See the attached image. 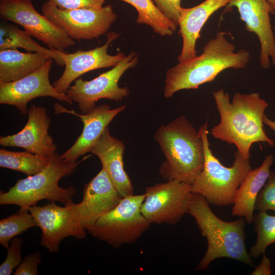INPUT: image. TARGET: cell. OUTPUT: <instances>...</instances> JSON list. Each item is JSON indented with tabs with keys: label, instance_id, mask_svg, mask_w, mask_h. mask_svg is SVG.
<instances>
[{
	"label": "cell",
	"instance_id": "1f68e13d",
	"mask_svg": "<svg viewBox=\"0 0 275 275\" xmlns=\"http://www.w3.org/2000/svg\"><path fill=\"white\" fill-rule=\"evenodd\" d=\"M160 11L178 27L181 0H152Z\"/></svg>",
	"mask_w": 275,
	"mask_h": 275
},
{
	"label": "cell",
	"instance_id": "44dd1931",
	"mask_svg": "<svg viewBox=\"0 0 275 275\" xmlns=\"http://www.w3.org/2000/svg\"><path fill=\"white\" fill-rule=\"evenodd\" d=\"M273 160L274 155L270 154L265 156L260 166L250 170L235 191L232 215L243 217L246 223H252L257 197L268 179Z\"/></svg>",
	"mask_w": 275,
	"mask_h": 275
},
{
	"label": "cell",
	"instance_id": "8fae6325",
	"mask_svg": "<svg viewBox=\"0 0 275 275\" xmlns=\"http://www.w3.org/2000/svg\"><path fill=\"white\" fill-rule=\"evenodd\" d=\"M0 17L21 26L50 48L64 52L75 45L63 29L36 11L31 0H0Z\"/></svg>",
	"mask_w": 275,
	"mask_h": 275
},
{
	"label": "cell",
	"instance_id": "e0dca14e",
	"mask_svg": "<svg viewBox=\"0 0 275 275\" xmlns=\"http://www.w3.org/2000/svg\"><path fill=\"white\" fill-rule=\"evenodd\" d=\"M28 114V121L22 130L13 135L1 136L0 145L20 147L34 154L53 157L57 147L48 133L50 118L46 108L32 105Z\"/></svg>",
	"mask_w": 275,
	"mask_h": 275
},
{
	"label": "cell",
	"instance_id": "2e32d148",
	"mask_svg": "<svg viewBox=\"0 0 275 275\" xmlns=\"http://www.w3.org/2000/svg\"><path fill=\"white\" fill-rule=\"evenodd\" d=\"M82 199L74 204L76 216L85 229L116 207L123 199L106 172L101 170L83 188Z\"/></svg>",
	"mask_w": 275,
	"mask_h": 275
},
{
	"label": "cell",
	"instance_id": "52a82bcc",
	"mask_svg": "<svg viewBox=\"0 0 275 275\" xmlns=\"http://www.w3.org/2000/svg\"><path fill=\"white\" fill-rule=\"evenodd\" d=\"M145 197L144 194L123 198L116 207L87 227V232L114 249L134 243L151 225L141 210Z\"/></svg>",
	"mask_w": 275,
	"mask_h": 275
},
{
	"label": "cell",
	"instance_id": "7a4b0ae2",
	"mask_svg": "<svg viewBox=\"0 0 275 275\" xmlns=\"http://www.w3.org/2000/svg\"><path fill=\"white\" fill-rule=\"evenodd\" d=\"M227 33L218 32L203 47L199 56L179 63L166 72L164 96L171 98L181 90L196 89L212 81L225 69H242L250 59V52L244 49L235 52L234 45L226 38Z\"/></svg>",
	"mask_w": 275,
	"mask_h": 275
},
{
	"label": "cell",
	"instance_id": "6da1fadb",
	"mask_svg": "<svg viewBox=\"0 0 275 275\" xmlns=\"http://www.w3.org/2000/svg\"><path fill=\"white\" fill-rule=\"evenodd\" d=\"M220 115L219 123L210 129L215 139L234 144L246 159L250 157V148L257 142L274 146V142L263 128L264 112L268 103L258 93L236 92L230 101L229 94L222 89L212 93Z\"/></svg>",
	"mask_w": 275,
	"mask_h": 275
},
{
	"label": "cell",
	"instance_id": "30bf717a",
	"mask_svg": "<svg viewBox=\"0 0 275 275\" xmlns=\"http://www.w3.org/2000/svg\"><path fill=\"white\" fill-rule=\"evenodd\" d=\"M42 13L73 40L97 39L117 19L111 5L98 9L62 10L47 0L42 6Z\"/></svg>",
	"mask_w": 275,
	"mask_h": 275
},
{
	"label": "cell",
	"instance_id": "9c48e42d",
	"mask_svg": "<svg viewBox=\"0 0 275 275\" xmlns=\"http://www.w3.org/2000/svg\"><path fill=\"white\" fill-rule=\"evenodd\" d=\"M141 210L151 224L175 225L187 214L191 185L176 180L156 183L145 189Z\"/></svg>",
	"mask_w": 275,
	"mask_h": 275
},
{
	"label": "cell",
	"instance_id": "3957f363",
	"mask_svg": "<svg viewBox=\"0 0 275 275\" xmlns=\"http://www.w3.org/2000/svg\"><path fill=\"white\" fill-rule=\"evenodd\" d=\"M154 138L165 157L158 170L161 177L166 181L176 180L191 185L204 164L203 143L199 131L182 115L160 126Z\"/></svg>",
	"mask_w": 275,
	"mask_h": 275
},
{
	"label": "cell",
	"instance_id": "4fadbf2b",
	"mask_svg": "<svg viewBox=\"0 0 275 275\" xmlns=\"http://www.w3.org/2000/svg\"><path fill=\"white\" fill-rule=\"evenodd\" d=\"M53 61L49 59L39 69L18 80L0 82V103L15 106L22 115L28 113V102L37 97H50L72 104L73 101L66 94L58 92L50 83Z\"/></svg>",
	"mask_w": 275,
	"mask_h": 275
},
{
	"label": "cell",
	"instance_id": "603a6c76",
	"mask_svg": "<svg viewBox=\"0 0 275 275\" xmlns=\"http://www.w3.org/2000/svg\"><path fill=\"white\" fill-rule=\"evenodd\" d=\"M26 30H21L16 25L1 22L0 25V50L21 48L29 52H38L48 56L56 63L62 67L65 63L60 51L44 47L32 38Z\"/></svg>",
	"mask_w": 275,
	"mask_h": 275
},
{
	"label": "cell",
	"instance_id": "ba28073f",
	"mask_svg": "<svg viewBox=\"0 0 275 275\" xmlns=\"http://www.w3.org/2000/svg\"><path fill=\"white\" fill-rule=\"evenodd\" d=\"M139 54L132 51L111 70L91 80L76 79L70 86L66 94L82 114H87L96 107L95 103L101 99L119 101L128 96L129 90L126 87H120L118 81L128 69L138 64Z\"/></svg>",
	"mask_w": 275,
	"mask_h": 275
},
{
	"label": "cell",
	"instance_id": "83f0119b",
	"mask_svg": "<svg viewBox=\"0 0 275 275\" xmlns=\"http://www.w3.org/2000/svg\"><path fill=\"white\" fill-rule=\"evenodd\" d=\"M255 209L262 212L269 210L275 211V170L270 171L265 184L259 193Z\"/></svg>",
	"mask_w": 275,
	"mask_h": 275
},
{
	"label": "cell",
	"instance_id": "e575fe53",
	"mask_svg": "<svg viewBox=\"0 0 275 275\" xmlns=\"http://www.w3.org/2000/svg\"><path fill=\"white\" fill-rule=\"evenodd\" d=\"M267 1L275 14V0H267Z\"/></svg>",
	"mask_w": 275,
	"mask_h": 275
},
{
	"label": "cell",
	"instance_id": "836d02e7",
	"mask_svg": "<svg viewBox=\"0 0 275 275\" xmlns=\"http://www.w3.org/2000/svg\"><path fill=\"white\" fill-rule=\"evenodd\" d=\"M263 123L275 133V120H272L264 115Z\"/></svg>",
	"mask_w": 275,
	"mask_h": 275
},
{
	"label": "cell",
	"instance_id": "f546056e",
	"mask_svg": "<svg viewBox=\"0 0 275 275\" xmlns=\"http://www.w3.org/2000/svg\"><path fill=\"white\" fill-rule=\"evenodd\" d=\"M62 10L78 8L98 9L103 7L105 0H48Z\"/></svg>",
	"mask_w": 275,
	"mask_h": 275
},
{
	"label": "cell",
	"instance_id": "4dcf8cb0",
	"mask_svg": "<svg viewBox=\"0 0 275 275\" xmlns=\"http://www.w3.org/2000/svg\"><path fill=\"white\" fill-rule=\"evenodd\" d=\"M41 260V254L39 252H36L26 256L15 268L14 274L37 275L38 266Z\"/></svg>",
	"mask_w": 275,
	"mask_h": 275
},
{
	"label": "cell",
	"instance_id": "cb8c5ba5",
	"mask_svg": "<svg viewBox=\"0 0 275 275\" xmlns=\"http://www.w3.org/2000/svg\"><path fill=\"white\" fill-rule=\"evenodd\" d=\"M133 6L138 16L136 22L150 26L156 34L162 36H171L177 26L166 16L152 0H120Z\"/></svg>",
	"mask_w": 275,
	"mask_h": 275
},
{
	"label": "cell",
	"instance_id": "d4e9b609",
	"mask_svg": "<svg viewBox=\"0 0 275 275\" xmlns=\"http://www.w3.org/2000/svg\"><path fill=\"white\" fill-rule=\"evenodd\" d=\"M52 157L34 154L25 151L15 152L4 149L0 150V167L32 176L39 173Z\"/></svg>",
	"mask_w": 275,
	"mask_h": 275
},
{
	"label": "cell",
	"instance_id": "ffe728a7",
	"mask_svg": "<svg viewBox=\"0 0 275 275\" xmlns=\"http://www.w3.org/2000/svg\"><path fill=\"white\" fill-rule=\"evenodd\" d=\"M231 0H205L195 7H181L178 20L179 34L182 46L178 57L179 63L192 59L197 56L196 44L200 32L210 16L219 9L227 6Z\"/></svg>",
	"mask_w": 275,
	"mask_h": 275
},
{
	"label": "cell",
	"instance_id": "9a60e30c",
	"mask_svg": "<svg viewBox=\"0 0 275 275\" xmlns=\"http://www.w3.org/2000/svg\"><path fill=\"white\" fill-rule=\"evenodd\" d=\"M237 8L245 29L255 33L260 44V63L264 69L270 66V59L275 66V38L270 14H274L267 0H231L227 8Z\"/></svg>",
	"mask_w": 275,
	"mask_h": 275
},
{
	"label": "cell",
	"instance_id": "f1b7e54d",
	"mask_svg": "<svg viewBox=\"0 0 275 275\" xmlns=\"http://www.w3.org/2000/svg\"><path fill=\"white\" fill-rule=\"evenodd\" d=\"M23 240L14 237L10 242L5 261L0 265L1 275H11L22 261L21 249Z\"/></svg>",
	"mask_w": 275,
	"mask_h": 275
},
{
	"label": "cell",
	"instance_id": "d6986e66",
	"mask_svg": "<svg viewBox=\"0 0 275 275\" xmlns=\"http://www.w3.org/2000/svg\"><path fill=\"white\" fill-rule=\"evenodd\" d=\"M125 146L109 133L107 126L89 152L97 156L102 168L107 173L122 198L133 195V187L124 169L123 156Z\"/></svg>",
	"mask_w": 275,
	"mask_h": 275
},
{
	"label": "cell",
	"instance_id": "8992f818",
	"mask_svg": "<svg viewBox=\"0 0 275 275\" xmlns=\"http://www.w3.org/2000/svg\"><path fill=\"white\" fill-rule=\"evenodd\" d=\"M204 150V164L191 185V191L202 195L209 204L218 206L233 205L236 190L251 169L250 159H244L237 151L230 167L223 166L210 148L208 121L198 130Z\"/></svg>",
	"mask_w": 275,
	"mask_h": 275
},
{
	"label": "cell",
	"instance_id": "ac0fdd59",
	"mask_svg": "<svg viewBox=\"0 0 275 275\" xmlns=\"http://www.w3.org/2000/svg\"><path fill=\"white\" fill-rule=\"evenodd\" d=\"M54 106L59 108L57 104ZM126 106L123 105L114 109H111L107 104H103L96 106L87 114H79L74 111H68L64 107L60 108L61 112H67L76 115L83 123L82 132L73 145L65 152L60 155L61 157L69 162L77 161V159L82 155L89 152L91 147L99 139L109 123L119 113L125 109Z\"/></svg>",
	"mask_w": 275,
	"mask_h": 275
},
{
	"label": "cell",
	"instance_id": "5bb4252c",
	"mask_svg": "<svg viewBox=\"0 0 275 275\" xmlns=\"http://www.w3.org/2000/svg\"><path fill=\"white\" fill-rule=\"evenodd\" d=\"M107 40L103 45L89 50H78L74 53L60 54L65 63V68L61 76L53 86L59 93L66 94L70 85L82 74L93 70L114 67L125 57L119 52L115 55L107 53L109 45L118 37L114 32L106 33Z\"/></svg>",
	"mask_w": 275,
	"mask_h": 275
},
{
	"label": "cell",
	"instance_id": "484cf974",
	"mask_svg": "<svg viewBox=\"0 0 275 275\" xmlns=\"http://www.w3.org/2000/svg\"><path fill=\"white\" fill-rule=\"evenodd\" d=\"M38 227L29 210L20 208L16 213L0 221V244L8 249L10 241L30 228Z\"/></svg>",
	"mask_w": 275,
	"mask_h": 275
},
{
	"label": "cell",
	"instance_id": "4316f807",
	"mask_svg": "<svg viewBox=\"0 0 275 275\" xmlns=\"http://www.w3.org/2000/svg\"><path fill=\"white\" fill-rule=\"evenodd\" d=\"M255 230L257 234L256 243L251 247L250 255L258 258L265 252L268 246L275 242V215L259 211L253 217Z\"/></svg>",
	"mask_w": 275,
	"mask_h": 275
},
{
	"label": "cell",
	"instance_id": "d590c367",
	"mask_svg": "<svg viewBox=\"0 0 275 275\" xmlns=\"http://www.w3.org/2000/svg\"><path fill=\"white\" fill-rule=\"evenodd\" d=\"M274 38H275V33H274Z\"/></svg>",
	"mask_w": 275,
	"mask_h": 275
},
{
	"label": "cell",
	"instance_id": "277c9868",
	"mask_svg": "<svg viewBox=\"0 0 275 275\" xmlns=\"http://www.w3.org/2000/svg\"><path fill=\"white\" fill-rule=\"evenodd\" d=\"M187 214L193 216L202 235L207 239L206 253L196 270L207 269L214 260L228 258L255 266L245 247V218L226 222L211 210L202 195L193 193Z\"/></svg>",
	"mask_w": 275,
	"mask_h": 275
},
{
	"label": "cell",
	"instance_id": "d6a6232c",
	"mask_svg": "<svg viewBox=\"0 0 275 275\" xmlns=\"http://www.w3.org/2000/svg\"><path fill=\"white\" fill-rule=\"evenodd\" d=\"M270 261L269 259L264 254H263V258L260 263L255 266L254 270L251 272L252 275H270L271 269L270 267Z\"/></svg>",
	"mask_w": 275,
	"mask_h": 275
},
{
	"label": "cell",
	"instance_id": "5b68a950",
	"mask_svg": "<svg viewBox=\"0 0 275 275\" xmlns=\"http://www.w3.org/2000/svg\"><path fill=\"white\" fill-rule=\"evenodd\" d=\"M85 158L69 162L57 153L39 173L18 180L7 191H1L0 204L16 205L26 210L42 200L67 205L72 201L76 189L73 185L62 187L59 182L62 177L72 175Z\"/></svg>",
	"mask_w": 275,
	"mask_h": 275
},
{
	"label": "cell",
	"instance_id": "7402d4cb",
	"mask_svg": "<svg viewBox=\"0 0 275 275\" xmlns=\"http://www.w3.org/2000/svg\"><path fill=\"white\" fill-rule=\"evenodd\" d=\"M49 59L40 53H24L17 49L0 50V82L26 76L41 67Z\"/></svg>",
	"mask_w": 275,
	"mask_h": 275
},
{
	"label": "cell",
	"instance_id": "7c38bea8",
	"mask_svg": "<svg viewBox=\"0 0 275 275\" xmlns=\"http://www.w3.org/2000/svg\"><path fill=\"white\" fill-rule=\"evenodd\" d=\"M74 204L72 201L61 207L50 202L29 208L42 231L40 244L49 253H57L61 241L66 237L79 240L86 238L87 231L76 216Z\"/></svg>",
	"mask_w": 275,
	"mask_h": 275
}]
</instances>
